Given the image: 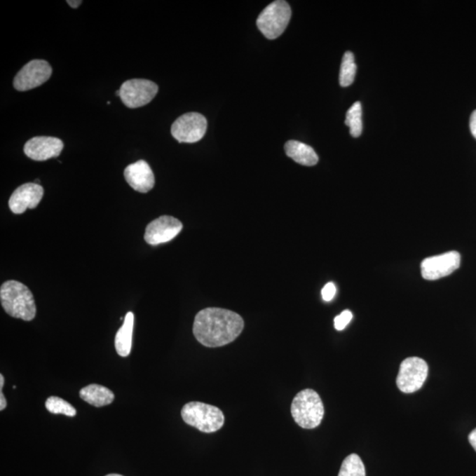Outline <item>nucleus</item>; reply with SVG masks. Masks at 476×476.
<instances>
[{"mask_svg": "<svg viewBox=\"0 0 476 476\" xmlns=\"http://www.w3.org/2000/svg\"><path fill=\"white\" fill-rule=\"evenodd\" d=\"M244 327V320L234 311L207 308L195 317L193 331L200 344L208 348H218L234 341Z\"/></svg>", "mask_w": 476, "mask_h": 476, "instance_id": "obj_1", "label": "nucleus"}, {"mask_svg": "<svg viewBox=\"0 0 476 476\" xmlns=\"http://www.w3.org/2000/svg\"><path fill=\"white\" fill-rule=\"evenodd\" d=\"M0 301L6 313L13 318L32 321L36 314V306L32 291L17 280H8L0 287Z\"/></svg>", "mask_w": 476, "mask_h": 476, "instance_id": "obj_2", "label": "nucleus"}, {"mask_svg": "<svg viewBox=\"0 0 476 476\" xmlns=\"http://www.w3.org/2000/svg\"><path fill=\"white\" fill-rule=\"evenodd\" d=\"M291 414L304 429L320 426L324 419L325 409L320 395L313 389H304L297 393L291 404Z\"/></svg>", "mask_w": 476, "mask_h": 476, "instance_id": "obj_3", "label": "nucleus"}, {"mask_svg": "<svg viewBox=\"0 0 476 476\" xmlns=\"http://www.w3.org/2000/svg\"><path fill=\"white\" fill-rule=\"evenodd\" d=\"M184 422L196 428L201 433H213L224 426V413L217 407L203 402H191L186 404L181 411Z\"/></svg>", "mask_w": 476, "mask_h": 476, "instance_id": "obj_4", "label": "nucleus"}, {"mask_svg": "<svg viewBox=\"0 0 476 476\" xmlns=\"http://www.w3.org/2000/svg\"><path fill=\"white\" fill-rule=\"evenodd\" d=\"M291 18V8L287 2L277 0L263 10L257 19V26L267 39H276L285 32Z\"/></svg>", "mask_w": 476, "mask_h": 476, "instance_id": "obj_5", "label": "nucleus"}, {"mask_svg": "<svg viewBox=\"0 0 476 476\" xmlns=\"http://www.w3.org/2000/svg\"><path fill=\"white\" fill-rule=\"evenodd\" d=\"M429 367L422 358H409L400 366L396 383L402 393H412L423 388Z\"/></svg>", "mask_w": 476, "mask_h": 476, "instance_id": "obj_6", "label": "nucleus"}, {"mask_svg": "<svg viewBox=\"0 0 476 476\" xmlns=\"http://www.w3.org/2000/svg\"><path fill=\"white\" fill-rule=\"evenodd\" d=\"M158 90V86L155 82L133 79L122 84L119 89V97L126 107L136 109L149 104L156 97Z\"/></svg>", "mask_w": 476, "mask_h": 476, "instance_id": "obj_7", "label": "nucleus"}, {"mask_svg": "<svg viewBox=\"0 0 476 476\" xmlns=\"http://www.w3.org/2000/svg\"><path fill=\"white\" fill-rule=\"evenodd\" d=\"M208 121L203 115L189 112L177 119L171 126V135L180 143L200 142L207 132Z\"/></svg>", "mask_w": 476, "mask_h": 476, "instance_id": "obj_8", "label": "nucleus"}, {"mask_svg": "<svg viewBox=\"0 0 476 476\" xmlns=\"http://www.w3.org/2000/svg\"><path fill=\"white\" fill-rule=\"evenodd\" d=\"M53 74V68L46 60H35L24 66L13 80V87L18 91L32 90L46 83Z\"/></svg>", "mask_w": 476, "mask_h": 476, "instance_id": "obj_9", "label": "nucleus"}, {"mask_svg": "<svg viewBox=\"0 0 476 476\" xmlns=\"http://www.w3.org/2000/svg\"><path fill=\"white\" fill-rule=\"evenodd\" d=\"M460 266V253L453 251L424 259L421 264V271L424 279L436 280L451 275Z\"/></svg>", "mask_w": 476, "mask_h": 476, "instance_id": "obj_10", "label": "nucleus"}, {"mask_svg": "<svg viewBox=\"0 0 476 476\" xmlns=\"http://www.w3.org/2000/svg\"><path fill=\"white\" fill-rule=\"evenodd\" d=\"M182 229V222L177 218L163 215L147 226L144 238L149 245H162L172 240Z\"/></svg>", "mask_w": 476, "mask_h": 476, "instance_id": "obj_11", "label": "nucleus"}, {"mask_svg": "<svg viewBox=\"0 0 476 476\" xmlns=\"http://www.w3.org/2000/svg\"><path fill=\"white\" fill-rule=\"evenodd\" d=\"M64 149L62 140L55 137L39 136L27 140L24 153L34 161H47L60 156Z\"/></svg>", "mask_w": 476, "mask_h": 476, "instance_id": "obj_12", "label": "nucleus"}, {"mask_svg": "<svg viewBox=\"0 0 476 476\" xmlns=\"http://www.w3.org/2000/svg\"><path fill=\"white\" fill-rule=\"evenodd\" d=\"M43 196V188L36 183H27L13 191L9 200V208L13 214H23L27 208L34 210Z\"/></svg>", "mask_w": 476, "mask_h": 476, "instance_id": "obj_13", "label": "nucleus"}, {"mask_svg": "<svg viewBox=\"0 0 476 476\" xmlns=\"http://www.w3.org/2000/svg\"><path fill=\"white\" fill-rule=\"evenodd\" d=\"M124 176L129 186L139 193H149L155 186L153 170L145 161L130 164L125 168Z\"/></svg>", "mask_w": 476, "mask_h": 476, "instance_id": "obj_14", "label": "nucleus"}, {"mask_svg": "<svg viewBox=\"0 0 476 476\" xmlns=\"http://www.w3.org/2000/svg\"><path fill=\"white\" fill-rule=\"evenodd\" d=\"M285 152L287 156L301 165L314 166L318 162V156L313 147L297 140H290L285 144Z\"/></svg>", "mask_w": 476, "mask_h": 476, "instance_id": "obj_15", "label": "nucleus"}, {"mask_svg": "<svg viewBox=\"0 0 476 476\" xmlns=\"http://www.w3.org/2000/svg\"><path fill=\"white\" fill-rule=\"evenodd\" d=\"M80 397L84 402L97 407L109 405L115 399L114 393L111 390L97 383H92L82 388Z\"/></svg>", "mask_w": 476, "mask_h": 476, "instance_id": "obj_16", "label": "nucleus"}, {"mask_svg": "<svg viewBox=\"0 0 476 476\" xmlns=\"http://www.w3.org/2000/svg\"><path fill=\"white\" fill-rule=\"evenodd\" d=\"M135 315L132 311L126 313L124 323L119 328L115 337V348L116 353L122 358H128L132 351V339Z\"/></svg>", "mask_w": 476, "mask_h": 476, "instance_id": "obj_17", "label": "nucleus"}, {"mask_svg": "<svg viewBox=\"0 0 476 476\" xmlns=\"http://www.w3.org/2000/svg\"><path fill=\"white\" fill-rule=\"evenodd\" d=\"M362 111L360 102H356L346 114L345 124L349 128L351 136L358 138L362 132Z\"/></svg>", "mask_w": 476, "mask_h": 476, "instance_id": "obj_18", "label": "nucleus"}, {"mask_svg": "<svg viewBox=\"0 0 476 476\" xmlns=\"http://www.w3.org/2000/svg\"><path fill=\"white\" fill-rule=\"evenodd\" d=\"M356 64L355 56L351 51H347L342 57V62L340 71V84L341 87H348L355 81L356 74Z\"/></svg>", "mask_w": 476, "mask_h": 476, "instance_id": "obj_19", "label": "nucleus"}, {"mask_svg": "<svg viewBox=\"0 0 476 476\" xmlns=\"http://www.w3.org/2000/svg\"><path fill=\"white\" fill-rule=\"evenodd\" d=\"M338 476H366L364 462L358 454L348 455L342 462Z\"/></svg>", "mask_w": 476, "mask_h": 476, "instance_id": "obj_20", "label": "nucleus"}, {"mask_svg": "<svg viewBox=\"0 0 476 476\" xmlns=\"http://www.w3.org/2000/svg\"><path fill=\"white\" fill-rule=\"evenodd\" d=\"M46 407L50 413L53 414H64V416L74 417L76 416V409L67 400L57 396H50L46 400Z\"/></svg>", "mask_w": 476, "mask_h": 476, "instance_id": "obj_21", "label": "nucleus"}, {"mask_svg": "<svg viewBox=\"0 0 476 476\" xmlns=\"http://www.w3.org/2000/svg\"><path fill=\"white\" fill-rule=\"evenodd\" d=\"M353 314L351 311L346 310L334 318V327L338 331H342L347 327L349 322L352 320Z\"/></svg>", "mask_w": 476, "mask_h": 476, "instance_id": "obj_22", "label": "nucleus"}, {"mask_svg": "<svg viewBox=\"0 0 476 476\" xmlns=\"http://www.w3.org/2000/svg\"><path fill=\"white\" fill-rule=\"evenodd\" d=\"M321 294L322 299L325 302H330V301L334 299L335 294H336V286L333 283H328L325 284L323 290L321 291Z\"/></svg>", "mask_w": 476, "mask_h": 476, "instance_id": "obj_23", "label": "nucleus"}, {"mask_svg": "<svg viewBox=\"0 0 476 476\" xmlns=\"http://www.w3.org/2000/svg\"><path fill=\"white\" fill-rule=\"evenodd\" d=\"M4 383H5L4 376L0 374V410L1 411L4 410L6 406H8V403H6V400L4 396V393H3L2 392Z\"/></svg>", "mask_w": 476, "mask_h": 476, "instance_id": "obj_24", "label": "nucleus"}, {"mask_svg": "<svg viewBox=\"0 0 476 476\" xmlns=\"http://www.w3.org/2000/svg\"><path fill=\"white\" fill-rule=\"evenodd\" d=\"M470 131L472 135V136L475 137L476 139V109L474 112L472 113L471 118H470Z\"/></svg>", "mask_w": 476, "mask_h": 476, "instance_id": "obj_25", "label": "nucleus"}, {"mask_svg": "<svg viewBox=\"0 0 476 476\" xmlns=\"http://www.w3.org/2000/svg\"><path fill=\"white\" fill-rule=\"evenodd\" d=\"M468 441L472 445V447L474 448L476 451V429L472 430V433L469 434Z\"/></svg>", "mask_w": 476, "mask_h": 476, "instance_id": "obj_26", "label": "nucleus"}, {"mask_svg": "<svg viewBox=\"0 0 476 476\" xmlns=\"http://www.w3.org/2000/svg\"><path fill=\"white\" fill-rule=\"evenodd\" d=\"M81 3L82 1H81V0H78V1H71V0H68L67 1V4L73 8H77L79 6H81Z\"/></svg>", "mask_w": 476, "mask_h": 476, "instance_id": "obj_27", "label": "nucleus"}, {"mask_svg": "<svg viewBox=\"0 0 476 476\" xmlns=\"http://www.w3.org/2000/svg\"><path fill=\"white\" fill-rule=\"evenodd\" d=\"M106 476H123V475H118V474H109V475H106Z\"/></svg>", "mask_w": 476, "mask_h": 476, "instance_id": "obj_28", "label": "nucleus"}]
</instances>
